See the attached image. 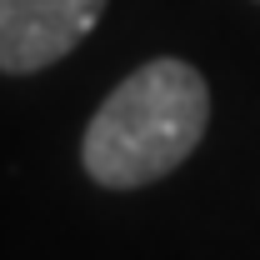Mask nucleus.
Here are the masks:
<instances>
[{"mask_svg": "<svg viewBox=\"0 0 260 260\" xmlns=\"http://www.w3.org/2000/svg\"><path fill=\"white\" fill-rule=\"evenodd\" d=\"M205 125H210L205 75L190 60H170V55L145 60L90 115L80 160L100 185L140 190V185L170 175L175 165H185Z\"/></svg>", "mask_w": 260, "mask_h": 260, "instance_id": "1", "label": "nucleus"}, {"mask_svg": "<svg viewBox=\"0 0 260 260\" xmlns=\"http://www.w3.org/2000/svg\"><path fill=\"white\" fill-rule=\"evenodd\" d=\"M105 0H0V70L35 75L100 25Z\"/></svg>", "mask_w": 260, "mask_h": 260, "instance_id": "2", "label": "nucleus"}]
</instances>
